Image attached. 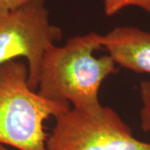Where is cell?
Masks as SVG:
<instances>
[{"instance_id": "cell-6", "label": "cell", "mask_w": 150, "mask_h": 150, "mask_svg": "<svg viewBox=\"0 0 150 150\" xmlns=\"http://www.w3.org/2000/svg\"><path fill=\"white\" fill-rule=\"evenodd\" d=\"M142 108L140 109V126L143 131H150V80L142 81L139 85Z\"/></svg>"}, {"instance_id": "cell-9", "label": "cell", "mask_w": 150, "mask_h": 150, "mask_svg": "<svg viewBox=\"0 0 150 150\" xmlns=\"http://www.w3.org/2000/svg\"><path fill=\"white\" fill-rule=\"evenodd\" d=\"M0 150H9V149H7L6 147H4L3 144H0Z\"/></svg>"}, {"instance_id": "cell-8", "label": "cell", "mask_w": 150, "mask_h": 150, "mask_svg": "<svg viewBox=\"0 0 150 150\" xmlns=\"http://www.w3.org/2000/svg\"><path fill=\"white\" fill-rule=\"evenodd\" d=\"M33 0H0V16L20 8Z\"/></svg>"}, {"instance_id": "cell-3", "label": "cell", "mask_w": 150, "mask_h": 150, "mask_svg": "<svg viewBox=\"0 0 150 150\" xmlns=\"http://www.w3.org/2000/svg\"><path fill=\"white\" fill-rule=\"evenodd\" d=\"M44 1L33 0L0 16V66L24 58L28 67V84L34 91L45 51L63 35L62 30L49 21Z\"/></svg>"}, {"instance_id": "cell-7", "label": "cell", "mask_w": 150, "mask_h": 150, "mask_svg": "<svg viewBox=\"0 0 150 150\" xmlns=\"http://www.w3.org/2000/svg\"><path fill=\"white\" fill-rule=\"evenodd\" d=\"M104 13L112 16L125 7L136 6L150 14V0H103Z\"/></svg>"}, {"instance_id": "cell-5", "label": "cell", "mask_w": 150, "mask_h": 150, "mask_svg": "<svg viewBox=\"0 0 150 150\" xmlns=\"http://www.w3.org/2000/svg\"><path fill=\"white\" fill-rule=\"evenodd\" d=\"M103 47L116 64L138 74H150V33L123 26L103 36Z\"/></svg>"}, {"instance_id": "cell-1", "label": "cell", "mask_w": 150, "mask_h": 150, "mask_svg": "<svg viewBox=\"0 0 150 150\" xmlns=\"http://www.w3.org/2000/svg\"><path fill=\"white\" fill-rule=\"evenodd\" d=\"M102 35L89 33L69 38L64 46L53 44L40 66L38 93L46 99L68 102L90 116L105 112L99 102L102 83L118 69L109 55L94 57L103 47Z\"/></svg>"}, {"instance_id": "cell-4", "label": "cell", "mask_w": 150, "mask_h": 150, "mask_svg": "<svg viewBox=\"0 0 150 150\" xmlns=\"http://www.w3.org/2000/svg\"><path fill=\"white\" fill-rule=\"evenodd\" d=\"M55 118L47 150H150V143L134 138L117 112L106 107L99 117L70 108Z\"/></svg>"}, {"instance_id": "cell-2", "label": "cell", "mask_w": 150, "mask_h": 150, "mask_svg": "<svg viewBox=\"0 0 150 150\" xmlns=\"http://www.w3.org/2000/svg\"><path fill=\"white\" fill-rule=\"evenodd\" d=\"M70 109L68 102L40 96L28 84V67L13 59L0 66V144L47 150L44 122Z\"/></svg>"}]
</instances>
